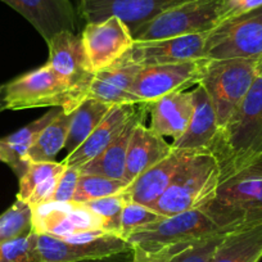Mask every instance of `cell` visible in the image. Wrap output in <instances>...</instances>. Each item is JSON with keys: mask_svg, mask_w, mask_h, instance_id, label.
I'll return each mask as SVG.
<instances>
[{"mask_svg": "<svg viewBox=\"0 0 262 262\" xmlns=\"http://www.w3.org/2000/svg\"><path fill=\"white\" fill-rule=\"evenodd\" d=\"M211 153L219 161L221 181L262 158V76H257L226 125L219 130Z\"/></svg>", "mask_w": 262, "mask_h": 262, "instance_id": "cell-1", "label": "cell"}, {"mask_svg": "<svg viewBox=\"0 0 262 262\" xmlns=\"http://www.w3.org/2000/svg\"><path fill=\"white\" fill-rule=\"evenodd\" d=\"M220 183V165L210 150H186L170 185L153 210L167 217L206 207L213 200Z\"/></svg>", "mask_w": 262, "mask_h": 262, "instance_id": "cell-2", "label": "cell"}, {"mask_svg": "<svg viewBox=\"0 0 262 262\" xmlns=\"http://www.w3.org/2000/svg\"><path fill=\"white\" fill-rule=\"evenodd\" d=\"M208 212L226 230L262 221V167L249 166L220 183Z\"/></svg>", "mask_w": 262, "mask_h": 262, "instance_id": "cell-3", "label": "cell"}, {"mask_svg": "<svg viewBox=\"0 0 262 262\" xmlns=\"http://www.w3.org/2000/svg\"><path fill=\"white\" fill-rule=\"evenodd\" d=\"M7 110L58 107L72 113L85 98L58 76L48 63L4 85Z\"/></svg>", "mask_w": 262, "mask_h": 262, "instance_id": "cell-4", "label": "cell"}, {"mask_svg": "<svg viewBox=\"0 0 262 262\" xmlns=\"http://www.w3.org/2000/svg\"><path fill=\"white\" fill-rule=\"evenodd\" d=\"M256 60L234 58L208 62L200 85L212 103L220 128L226 125L256 80Z\"/></svg>", "mask_w": 262, "mask_h": 262, "instance_id": "cell-5", "label": "cell"}, {"mask_svg": "<svg viewBox=\"0 0 262 262\" xmlns=\"http://www.w3.org/2000/svg\"><path fill=\"white\" fill-rule=\"evenodd\" d=\"M224 229L207 211V208L185 211L161 219L157 223L143 226L126 238L131 246L147 249H158L176 244L193 243L195 241L221 233Z\"/></svg>", "mask_w": 262, "mask_h": 262, "instance_id": "cell-6", "label": "cell"}, {"mask_svg": "<svg viewBox=\"0 0 262 262\" xmlns=\"http://www.w3.org/2000/svg\"><path fill=\"white\" fill-rule=\"evenodd\" d=\"M220 25V0H189L162 12L131 32L135 41L212 31Z\"/></svg>", "mask_w": 262, "mask_h": 262, "instance_id": "cell-7", "label": "cell"}, {"mask_svg": "<svg viewBox=\"0 0 262 262\" xmlns=\"http://www.w3.org/2000/svg\"><path fill=\"white\" fill-rule=\"evenodd\" d=\"M208 62L207 58H201L142 67L131 86L134 103L148 104L171 93L184 92L194 85H200Z\"/></svg>", "mask_w": 262, "mask_h": 262, "instance_id": "cell-8", "label": "cell"}, {"mask_svg": "<svg viewBox=\"0 0 262 262\" xmlns=\"http://www.w3.org/2000/svg\"><path fill=\"white\" fill-rule=\"evenodd\" d=\"M37 249L42 262H76L122 253L133 246L116 234L89 230L64 239L37 234Z\"/></svg>", "mask_w": 262, "mask_h": 262, "instance_id": "cell-9", "label": "cell"}, {"mask_svg": "<svg viewBox=\"0 0 262 262\" xmlns=\"http://www.w3.org/2000/svg\"><path fill=\"white\" fill-rule=\"evenodd\" d=\"M262 55V7L223 22L210 32L207 59H258Z\"/></svg>", "mask_w": 262, "mask_h": 262, "instance_id": "cell-10", "label": "cell"}, {"mask_svg": "<svg viewBox=\"0 0 262 262\" xmlns=\"http://www.w3.org/2000/svg\"><path fill=\"white\" fill-rule=\"evenodd\" d=\"M81 40L94 72L117 63L134 44L130 29L117 16L88 22Z\"/></svg>", "mask_w": 262, "mask_h": 262, "instance_id": "cell-11", "label": "cell"}, {"mask_svg": "<svg viewBox=\"0 0 262 262\" xmlns=\"http://www.w3.org/2000/svg\"><path fill=\"white\" fill-rule=\"evenodd\" d=\"M211 31L165 39L135 41L121 59L140 67L185 62L205 57V48Z\"/></svg>", "mask_w": 262, "mask_h": 262, "instance_id": "cell-12", "label": "cell"}, {"mask_svg": "<svg viewBox=\"0 0 262 262\" xmlns=\"http://www.w3.org/2000/svg\"><path fill=\"white\" fill-rule=\"evenodd\" d=\"M47 45L49 48L48 64L58 76L86 99L95 72L88 59L81 35L62 31L52 37Z\"/></svg>", "mask_w": 262, "mask_h": 262, "instance_id": "cell-13", "label": "cell"}, {"mask_svg": "<svg viewBox=\"0 0 262 262\" xmlns=\"http://www.w3.org/2000/svg\"><path fill=\"white\" fill-rule=\"evenodd\" d=\"M32 230L64 239L82 231L103 229L102 220L85 206L52 202L32 208Z\"/></svg>", "mask_w": 262, "mask_h": 262, "instance_id": "cell-14", "label": "cell"}, {"mask_svg": "<svg viewBox=\"0 0 262 262\" xmlns=\"http://www.w3.org/2000/svg\"><path fill=\"white\" fill-rule=\"evenodd\" d=\"M185 2L189 0H80V12L86 22L117 16L133 32L153 17Z\"/></svg>", "mask_w": 262, "mask_h": 262, "instance_id": "cell-15", "label": "cell"}, {"mask_svg": "<svg viewBox=\"0 0 262 262\" xmlns=\"http://www.w3.org/2000/svg\"><path fill=\"white\" fill-rule=\"evenodd\" d=\"M26 18L47 42L62 31L75 32L76 11L70 0H0Z\"/></svg>", "mask_w": 262, "mask_h": 262, "instance_id": "cell-16", "label": "cell"}, {"mask_svg": "<svg viewBox=\"0 0 262 262\" xmlns=\"http://www.w3.org/2000/svg\"><path fill=\"white\" fill-rule=\"evenodd\" d=\"M144 118L135 125L130 143L123 181L127 185L134 183L138 176L152 167L172 150V144H168L165 138L143 123Z\"/></svg>", "mask_w": 262, "mask_h": 262, "instance_id": "cell-17", "label": "cell"}, {"mask_svg": "<svg viewBox=\"0 0 262 262\" xmlns=\"http://www.w3.org/2000/svg\"><path fill=\"white\" fill-rule=\"evenodd\" d=\"M144 105L150 112V128L161 137L178 140L185 133L193 115V90L171 93Z\"/></svg>", "mask_w": 262, "mask_h": 262, "instance_id": "cell-18", "label": "cell"}, {"mask_svg": "<svg viewBox=\"0 0 262 262\" xmlns=\"http://www.w3.org/2000/svg\"><path fill=\"white\" fill-rule=\"evenodd\" d=\"M135 105L137 104L113 105L110 113L88 137V139L74 153L67 156L63 162L67 166L81 167L100 155L122 133L130 118L135 115Z\"/></svg>", "mask_w": 262, "mask_h": 262, "instance_id": "cell-19", "label": "cell"}, {"mask_svg": "<svg viewBox=\"0 0 262 262\" xmlns=\"http://www.w3.org/2000/svg\"><path fill=\"white\" fill-rule=\"evenodd\" d=\"M194 111L185 133L172 142V148L181 150L210 149L219 134V123L213 105L202 85L193 90Z\"/></svg>", "mask_w": 262, "mask_h": 262, "instance_id": "cell-20", "label": "cell"}, {"mask_svg": "<svg viewBox=\"0 0 262 262\" xmlns=\"http://www.w3.org/2000/svg\"><path fill=\"white\" fill-rule=\"evenodd\" d=\"M185 152L186 150L172 148L163 160L138 176L137 180L131 183L123 193L133 202L153 208L170 185Z\"/></svg>", "mask_w": 262, "mask_h": 262, "instance_id": "cell-21", "label": "cell"}, {"mask_svg": "<svg viewBox=\"0 0 262 262\" xmlns=\"http://www.w3.org/2000/svg\"><path fill=\"white\" fill-rule=\"evenodd\" d=\"M140 66L120 59L108 69L95 72L88 98H94L111 105L135 104L131 86L140 71Z\"/></svg>", "mask_w": 262, "mask_h": 262, "instance_id": "cell-22", "label": "cell"}, {"mask_svg": "<svg viewBox=\"0 0 262 262\" xmlns=\"http://www.w3.org/2000/svg\"><path fill=\"white\" fill-rule=\"evenodd\" d=\"M145 110H147L145 107L137 110L122 133L100 155L80 167L81 173H92V175L107 176V178L123 180L131 134L135 125L145 117Z\"/></svg>", "mask_w": 262, "mask_h": 262, "instance_id": "cell-23", "label": "cell"}, {"mask_svg": "<svg viewBox=\"0 0 262 262\" xmlns=\"http://www.w3.org/2000/svg\"><path fill=\"white\" fill-rule=\"evenodd\" d=\"M262 259V221L226 234L212 262H259Z\"/></svg>", "mask_w": 262, "mask_h": 262, "instance_id": "cell-24", "label": "cell"}, {"mask_svg": "<svg viewBox=\"0 0 262 262\" xmlns=\"http://www.w3.org/2000/svg\"><path fill=\"white\" fill-rule=\"evenodd\" d=\"M113 105L100 102L94 98H86L76 110L72 112L69 137L66 142L67 156L74 153L88 139L97 126L110 113Z\"/></svg>", "mask_w": 262, "mask_h": 262, "instance_id": "cell-25", "label": "cell"}, {"mask_svg": "<svg viewBox=\"0 0 262 262\" xmlns=\"http://www.w3.org/2000/svg\"><path fill=\"white\" fill-rule=\"evenodd\" d=\"M60 111H62L60 108L55 111H49V112L42 115L37 120L30 122L29 125L24 126L19 130L14 131L12 134L7 135V137L0 139L6 144L9 152H11L12 158H13L12 170L16 172V175L18 178L25 172L27 165H29L27 153H29V149L31 148V145L39 138V135L41 134V131L59 116Z\"/></svg>", "mask_w": 262, "mask_h": 262, "instance_id": "cell-26", "label": "cell"}, {"mask_svg": "<svg viewBox=\"0 0 262 262\" xmlns=\"http://www.w3.org/2000/svg\"><path fill=\"white\" fill-rule=\"evenodd\" d=\"M72 113L60 111L59 116L41 131L27 153V161L31 162H50L54 161L59 150L66 147L71 125Z\"/></svg>", "mask_w": 262, "mask_h": 262, "instance_id": "cell-27", "label": "cell"}, {"mask_svg": "<svg viewBox=\"0 0 262 262\" xmlns=\"http://www.w3.org/2000/svg\"><path fill=\"white\" fill-rule=\"evenodd\" d=\"M127 186L125 181L118 180V179L92 175V173H81L77 181L72 203L82 205L90 201L121 194L127 189Z\"/></svg>", "mask_w": 262, "mask_h": 262, "instance_id": "cell-28", "label": "cell"}, {"mask_svg": "<svg viewBox=\"0 0 262 262\" xmlns=\"http://www.w3.org/2000/svg\"><path fill=\"white\" fill-rule=\"evenodd\" d=\"M66 165L64 162H31L30 161L25 172L19 176V189L17 193V200L27 202L31 194L36 188H39L41 184L47 183L52 178L58 175H62L64 172Z\"/></svg>", "mask_w": 262, "mask_h": 262, "instance_id": "cell-29", "label": "cell"}, {"mask_svg": "<svg viewBox=\"0 0 262 262\" xmlns=\"http://www.w3.org/2000/svg\"><path fill=\"white\" fill-rule=\"evenodd\" d=\"M32 230V208L24 201L16 202L0 215V246Z\"/></svg>", "mask_w": 262, "mask_h": 262, "instance_id": "cell-30", "label": "cell"}, {"mask_svg": "<svg viewBox=\"0 0 262 262\" xmlns=\"http://www.w3.org/2000/svg\"><path fill=\"white\" fill-rule=\"evenodd\" d=\"M128 198L125 193L116 194V195L105 196L100 200L90 201V202L82 203V206L92 211L102 220V229L107 233L120 235V223L122 210Z\"/></svg>", "mask_w": 262, "mask_h": 262, "instance_id": "cell-31", "label": "cell"}, {"mask_svg": "<svg viewBox=\"0 0 262 262\" xmlns=\"http://www.w3.org/2000/svg\"><path fill=\"white\" fill-rule=\"evenodd\" d=\"M0 262H42L37 249V233L31 230L2 244Z\"/></svg>", "mask_w": 262, "mask_h": 262, "instance_id": "cell-32", "label": "cell"}, {"mask_svg": "<svg viewBox=\"0 0 262 262\" xmlns=\"http://www.w3.org/2000/svg\"><path fill=\"white\" fill-rule=\"evenodd\" d=\"M228 233L230 231H221L193 242L176 253L170 262H212L219 247Z\"/></svg>", "mask_w": 262, "mask_h": 262, "instance_id": "cell-33", "label": "cell"}, {"mask_svg": "<svg viewBox=\"0 0 262 262\" xmlns=\"http://www.w3.org/2000/svg\"><path fill=\"white\" fill-rule=\"evenodd\" d=\"M165 216L156 212L153 208L143 206L140 203L128 201L122 210L120 223V236L123 239L127 238L133 231L143 228V226L150 225L153 223H157Z\"/></svg>", "mask_w": 262, "mask_h": 262, "instance_id": "cell-34", "label": "cell"}, {"mask_svg": "<svg viewBox=\"0 0 262 262\" xmlns=\"http://www.w3.org/2000/svg\"><path fill=\"white\" fill-rule=\"evenodd\" d=\"M80 175H81L80 167L67 166L64 172H63L62 176H60L59 181H58L57 189H55L54 196H53V202L72 203Z\"/></svg>", "mask_w": 262, "mask_h": 262, "instance_id": "cell-35", "label": "cell"}, {"mask_svg": "<svg viewBox=\"0 0 262 262\" xmlns=\"http://www.w3.org/2000/svg\"><path fill=\"white\" fill-rule=\"evenodd\" d=\"M189 244L162 247L158 249H147L139 246H133V261L131 262H170L176 253L188 247Z\"/></svg>", "mask_w": 262, "mask_h": 262, "instance_id": "cell-36", "label": "cell"}, {"mask_svg": "<svg viewBox=\"0 0 262 262\" xmlns=\"http://www.w3.org/2000/svg\"><path fill=\"white\" fill-rule=\"evenodd\" d=\"M262 0H220V24L261 8Z\"/></svg>", "mask_w": 262, "mask_h": 262, "instance_id": "cell-37", "label": "cell"}, {"mask_svg": "<svg viewBox=\"0 0 262 262\" xmlns=\"http://www.w3.org/2000/svg\"><path fill=\"white\" fill-rule=\"evenodd\" d=\"M133 261V249L127 252H122V253L112 254L108 257H102V258H94V259H84V261H76V262H131Z\"/></svg>", "mask_w": 262, "mask_h": 262, "instance_id": "cell-38", "label": "cell"}, {"mask_svg": "<svg viewBox=\"0 0 262 262\" xmlns=\"http://www.w3.org/2000/svg\"><path fill=\"white\" fill-rule=\"evenodd\" d=\"M0 162L6 163L11 168L13 166V158H12L11 152H9L8 148L6 147V144L2 140H0Z\"/></svg>", "mask_w": 262, "mask_h": 262, "instance_id": "cell-39", "label": "cell"}, {"mask_svg": "<svg viewBox=\"0 0 262 262\" xmlns=\"http://www.w3.org/2000/svg\"><path fill=\"white\" fill-rule=\"evenodd\" d=\"M3 111H7L6 92H4V85H0V113Z\"/></svg>", "mask_w": 262, "mask_h": 262, "instance_id": "cell-40", "label": "cell"}, {"mask_svg": "<svg viewBox=\"0 0 262 262\" xmlns=\"http://www.w3.org/2000/svg\"><path fill=\"white\" fill-rule=\"evenodd\" d=\"M256 71L257 76H262V55L256 60Z\"/></svg>", "mask_w": 262, "mask_h": 262, "instance_id": "cell-41", "label": "cell"}, {"mask_svg": "<svg viewBox=\"0 0 262 262\" xmlns=\"http://www.w3.org/2000/svg\"><path fill=\"white\" fill-rule=\"evenodd\" d=\"M252 166H258V167H262V158H261V160L257 161L256 163H253V165H252Z\"/></svg>", "mask_w": 262, "mask_h": 262, "instance_id": "cell-42", "label": "cell"}]
</instances>
